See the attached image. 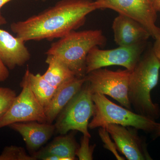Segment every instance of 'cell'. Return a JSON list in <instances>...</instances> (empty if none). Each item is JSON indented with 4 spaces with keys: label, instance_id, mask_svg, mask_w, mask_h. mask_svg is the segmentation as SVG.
<instances>
[{
    "label": "cell",
    "instance_id": "4316f807",
    "mask_svg": "<svg viewBox=\"0 0 160 160\" xmlns=\"http://www.w3.org/2000/svg\"><path fill=\"white\" fill-rule=\"evenodd\" d=\"M36 1H38V0H36ZM41 1H42V2H45L46 0H41Z\"/></svg>",
    "mask_w": 160,
    "mask_h": 160
},
{
    "label": "cell",
    "instance_id": "9a60e30c",
    "mask_svg": "<svg viewBox=\"0 0 160 160\" xmlns=\"http://www.w3.org/2000/svg\"><path fill=\"white\" fill-rule=\"evenodd\" d=\"M78 147L74 132H72L55 138L46 148L33 156L36 159L40 156L51 154L57 156L61 158V160H74L76 158V152Z\"/></svg>",
    "mask_w": 160,
    "mask_h": 160
},
{
    "label": "cell",
    "instance_id": "2e32d148",
    "mask_svg": "<svg viewBox=\"0 0 160 160\" xmlns=\"http://www.w3.org/2000/svg\"><path fill=\"white\" fill-rule=\"evenodd\" d=\"M46 62L48 68L42 76L56 88L76 77L68 66L54 56L47 55Z\"/></svg>",
    "mask_w": 160,
    "mask_h": 160
},
{
    "label": "cell",
    "instance_id": "ba28073f",
    "mask_svg": "<svg viewBox=\"0 0 160 160\" xmlns=\"http://www.w3.org/2000/svg\"><path fill=\"white\" fill-rule=\"evenodd\" d=\"M146 42L130 46H119L112 49H100L95 46L86 58V74L96 69L109 66H122L132 71L142 54Z\"/></svg>",
    "mask_w": 160,
    "mask_h": 160
},
{
    "label": "cell",
    "instance_id": "d4e9b609",
    "mask_svg": "<svg viewBox=\"0 0 160 160\" xmlns=\"http://www.w3.org/2000/svg\"><path fill=\"white\" fill-rule=\"evenodd\" d=\"M152 4L157 12H160V0H152Z\"/></svg>",
    "mask_w": 160,
    "mask_h": 160
},
{
    "label": "cell",
    "instance_id": "5b68a950",
    "mask_svg": "<svg viewBox=\"0 0 160 160\" xmlns=\"http://www.w3.org/2000/svg\"><path fill=\"white\" fill-rule=\"evenodd\" d=\"M92 95L89 84L86 81L58 116L54 124L58 132L65 135L71 130L78 131L91 138L88 126L94 111Z\"/></svg>",
    "mask_w": 160,
    "mask_h": 160
},
{
    "label": "cell",
    "instance_id": "d6986e66",
    "mask_svg": "<svg viewBox=\"0 0 160 160\" xmlns=\"http://www.w3.org/2000/svg\"><path fill=\"white\" fill-rule=\"evenodd\" d=\"M16 96L14 90L7 87H0V119L9 109Z\"/></svg>",
    "mask_w": 160,
    "mask_h": 160
},
{
    "label": "cell",
    "instance_id": "ac0fdd59",
    "mask_svg": "<svg viewBox=\"0 0 160 160\" xmlns=\"http://www.w3.org/2000/svg\"><path fill=\"white\" fill-rule=\"evenodd\" d=\"M33 156L26 153L23 147L11 146H6L0 155V160H35Z\"/></svg>",
    "mask_w": 160,
    "mask_h": 160
},
{
    "label": "cell",
    "instance_id": "9c48e42d",
    "mask_svg": "<svg viewBox=\"0 0 160 160\" xmlns=\"http://www.w3.org/2000/svg\"><path fill=\"white\" fill-rule=\"evenodd\" d=\"M97 9H112L119 14L129 17L141 23L149 31L151 37L156 38L160 28L156 25L157 12L152 0H95Z\"/></svg>",
    "mask_w": 160,
    "mask_h": 160
},
{
    "label": "cell",
    "instance_id": "5bb4252c",
    "mask_svg": "<svg viewBox=\"0 0 160 160\" xmlns=\"http://www.w3.org/2000/svg\"><path fill=\"white\" fill-rule=\"evenodd\" d=\"M9 126L22 136L27 147L31 150L40 148L50 138L56 130L52 124L37 121L14 123Z\"/></svg>",
    "mask_w": 160,
    "mask_h": 160
},
{
    "label": "cell",
    "instance_id": "6da1fadb",
    "mask_svg": "<svg viewBox=\"0 0 160 160\" xmlns=\"http://www.w3.org/2000/svg\"><path fill=\"white\" fill-rule=\"evenodd\" d=\"M92 0H61L54 6L24 20L12 23V31L25 42L62 38L85 24L97 10Z\"/></svg>",
    "mask_w": 160,
    "mask_h": 160
},
{
    "label": "cell",
    "instance_id": "3957f363",
    "mask_svg": "<svg viewBox=\"0 0 160 160\" xmlns=\"http://www.w3.org/2000/svg\"><path fill=\"white\" fill-rule=\"evenodd\" d=\"M106 37L100 29L72 31L52 44L47 55L58 58L78 78L85 77L86 60L89 52L95 46H105Z\"/></svg>",
    "mask_w": 160,
    "mask_h": 160
},
{
    "label": "cell",
    "instance_id": "484cf974",
    "mask_svg": "<svg viewBox=\"0 0 160 160\" xmlns=\"http://www.w3.org/2000/svg\"><path fill=\"white\" fill-rule=\"evenodd\" d=\"M12 1V0H0V10L4 5Z\"/></svg>",
    "mask_w": 160,
    "mask_h": 160
},
{
    "label": "cell",
    "instance_id": "7c38bea8",
    "mask_svg": "<svg viewBox=\"0 0 160 160\" xmlns=\"http://www.w3.org/2000/svg\"><path fill=\"white\" fill-rule=\"evenodd\" d=\"M114 42L119 46H130L146 42L151 37L139 22L129 17L119 14L112 25Z\"/></svg>",
    "mask_w": 160,
    "mask_h": 160
},
{
    "label": "cell",
    "instance_id": "8fae6325",
    "mask_svg": "<svg viewBox=\"0 0 160 160\" xmlns=\"http://www.w3.org/2000/svg\"><path fill=\"white\" fill-rule=\"evenodd\" d=\"M0 12V26L6 24ZM26 42L0 28V58L8 69L22 66L30 59L31 55L25 45Z\"/></svg>",
    "mask_w": 160,
    "mask_h": 160
},
{
    "label": "cell",
    "instance_id": "52a82bcc",
    "mask_svg": "<svg viewBox=\"0 0 160 160\" xmlns=\"http://www.w3.org/2000/svg\"><path fill=\"white\" fill-rule=\"evenodd\" d=\"M22 90L5 115L0 119V129L12 123L37 121L47 122L44 107L33 93L26 70L20 83Z\"/></svg>",
    "mask_w": 160,
    "mask_h": 160
},
{
    "label": "cell",
    "instance_id": "4fadbf2b",
    "mask_svg": "<svg viewBox=\"0 0 160 160\" xmlns=\"http://www.w3.org/2000/svg\"><path fill=\"white\" fill-rule=\"evenodd\" d=\"M85 77H75L66 81L58 87L47 106L44 108L47 123L52 124L61 111L86 82Z\"/></svg>",
    "mask_w": 160,
    "mask_h": 160
},
{
    "label": "cell",
    "instance_id": "7402d4cb",
    "mask_svg": "<svg viewBox=\"0 0 160 160\" xmlns=\"http://www.w3.org/2000/svg\"><path fill=\"white\" fill-rule=\"evenodd\" d=\"M9 75L8 68L0 58V82L6 81Z\"/></svg>",
    "mask_w": 160,
    "mask_h": 160
},
{
    "label": "cell",
    "instance_id": "cb8c5ba5",
    "mask_svg": "<svg viewBox=\"0 0 160 160\" xmlns=\"http://www.w3.org/2000/svg\"><path fill=\"white\" fill-rule=\"evenodd\" d=\"M153 134V137L157 138L160 137V123H157L156 126L154 131L152 132Z\"/></svg>",
    "mask_w": 160,
    "mask_h": 160
},
{
    "label": "cell",
    "instance_id": "603a6c76",
    "mask_svg": "<svg viewBox=\"0 0 160 160\" xmlns=\"http://www.w3.org/2000/svg\"><path fill=\"white\" fill-rule=\"evenodd\" d=\"M155 39V42L152 48V51L160 61V34Z\"/></svg>",
    "mask_w": 160,
    "mask_h": 160
},
{
    "label": "cell",
    "instance_id": "e0dca14e",
    "mask_svg": "<svg viewBox=\"0 0 160 160\" xmlns=\"http://www.w3.org/2000/svg\"><path fill=\"white\" fill-rule=\"evenodd\" d=\"M28 78L30 87L41 105L45 108L53 96L57 88L46 81L42 75L34 74L27 67Z\"/></svg>",
    "mask_w": 160,
    "mask_h": 160
},
{
    "label": "cell",
    "instance_id": "30bf717a",
    "mask_svg": "<svg viewBox=\"0 0 160 160\" xmlns=\"http://www.w3.org/2000/svg\"><path fill=\"white\" fill-rule=\"evenodd\" d=\"M106 129L114 141L118 150L127 159L152 160L146 142L138 134V129L114 124H109Z\"/></svg>",
    "mask_w": 160,
    "mask_h": 160
},
{
    "label": "cell",
    "instance_id": "ffe728a7",
    "mask_svg": "<svg viewBox=\"0 0 160 160\" xmlns=\"http://www.w3.org/2000/svg\"><path fill=\"white\" fill-rule=\"evenodd\" d=\"M90 137L83 135L81 138V144L78 147L76 155L80 160H92L93 159V153L96 145H89Z\"/></svg>",
    "mask_w": 160,
    "mask_h": 160
},
{
    "label": "cell",
    "instance_id": "44dd1931",
    "mask_svg": "<svg viewBox=\"0 0 160 160\" xmlns=\"http://www.w3.org/2000/svg\"><path fill=\"white\" fill-rule=\"evenodd\" d=\"M99 134L100 138L102 139L103 142L104 143V147L106 149L111 151L114 155L115 157L118 160H124L125 159L124 158L121 156L118 153L117 146L115 143L112 142V141L110 139L109 132L106 130V128H102V127L100 128V129H99Z\"/></svg>",
    "mask_w": 160,
    "mask_h": 160
},
{
    "label": "cell",
    "instance_id": "8992f818",
    "mask_svg": "<svg viewBox=\"0 0 160 160\" xmlns=\"http://www.w3.org/2000/svg\"><path fill=\"white\" fill-rule=\"evenodd\" d=\"M131 72L126 69L113 71L102 68L91 71L86 75L85 78L92 94L109 96L131 110L128 97Z\"/></svg>",
    "mask_w": 160,
    "mask_h": 160
},
{
    "label": "cell",
    "instance_id": "277c9868",
    "mask_svg": "<svg viewBox=\"0 0 160 160\" xmlns=\"http://www.w3.org/2000/svg\"><path fill=\"white\" fill-rule=\"evenodd\" d=\"M92 98L94 105L93 118L89 123V129L106 128L109 124L132 127L146 132L154 131L157 123L155 120L123 108L108 99L105 95L94 93Z\"/></svg>",
    "mask_w": 160,
    "mask_h": 160
},
{
    "label": "cell",
    "instance_id": "7a4b0ae2",
    "mask_svg": "<svg viewBox=\"0 0 160 160\" xmlns=\"http://www.w3.org/2000/svg\"><path fill=\"white\" fill-rule=\"evenodd\" d=\"M160 61L152 49L141 56L129 78L128 97L132 107L136 112L158 119L160 108L153 102L151 92L157 86L159 78Z\"/></svg>",
    "mask_w": 160,
    "mask_h": 160
}]
</instances>
